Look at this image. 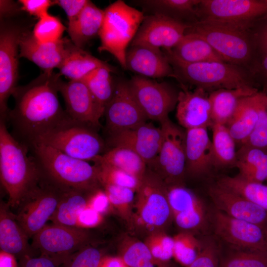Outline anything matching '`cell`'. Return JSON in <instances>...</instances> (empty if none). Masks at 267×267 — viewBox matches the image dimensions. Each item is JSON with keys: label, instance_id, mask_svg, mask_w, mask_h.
I'll return each mask as SVG.
<instances>
[{"label": "cell", "instance_id": "obj_1", "mask_svg": "<svg viewBox=\"0 0 267 267\" xmlns=\"http://www.w3.org/2000/svg\"><path fill=\"white\" fill-rule=\"evenodd\" d=\"M61 76L44 72L29 84L17 86L13 92L14 106L7 120L18 139L27 146L68 116L58 97Z\"/></svg>", "mask_w": 267, "mask_h": 267}, {"label": "cell", "instance_id": "obj_2", "mask_svg": "<svg viewBox=\"0 0 267 267\" xmlns=\"http://www.w3.org/2000/svg\"><path fill=\"white\" fill-rule=\"evenodd\" d=\"M0 121V181L8 195V205L15 207L37 185L42 173L28 155V146L9 132L5 121Z\"/></svg>", "mask_w": 267, "mask_h": 267}, {"label": "cell", "instance_id": "obj_3", "mask_svg": "<svg viewBox=\"0 0 267 267\" xmlns=\"http://www.w3.org/2000/svg\"><path fill=\"white\" fill-rule=\"evenodd\" d=\"M42 174L63 187L92 191L101 185L98 166L39 142L28 145Z\"/></svg>", "mask_w": 267, "mask_h": 267}, {"label": "cell", "instance_id": "obj_4", "mask_svg": "<svg viewBox=\"0 0 267 267\" xmlns=\"http://www.w3.org/2000/svg\"><path fill=\"white\" fill-rule=\"evenodd\" d=\"M186 32L206 40L227 62L248 70L253 75L259 58L251 29L207 21L189 25Z\"/></svg>", "mask_w": 267, "mask_h": 267}, {"label": "cell", "instance_id": "obj_5", "mask_svg": "<svg viewBox=\"0 0 267 267\" xmlns=\"http://www.w3.org/2000/svg\"><path fill=\"white\" fill-rule=\"evenodd\" d=\"M174 77L181 82L210 92L219 89L255 86L254 78L247 69L226 62L182 63L169 60Z\"/></svg>", "mask_w": 267, "mask_h": 267}, {"label": "cell", "instance_id": "obj_6", "mask_svg": "<svg viewBox=\"0 0 267 267\" xmlns=\"http://www.w3.org/2000/svg\"><path fill=\"white\" fill-rule=\"evenodd\" d=\"M104 10V20L98 34L101 42L98 50L111 53L126 69L127 47L145 16L142 11L123 0L115 1Z\"/></svg>", "mask_w": 267, "mask_h": 267}, {"label": "cell", "instance_id": "obj_7", "mask_svg": "<svg viewBox=\"0 0 267 267\" xmlns=\"http://www.w3.org/2000/svg\"><path fill=\"white\" fill-rule=\"evenodd\" d=\"M33 142L43 143L86 161H93L103 154L106 144L94 128L76 122L68 116Z\"/></svg>", "mask_w": 267, "mask_h": 267}, {"label": "cell", "instance_id": "obj_8", "mask_svg": "<svg viewBox=\"0 0 267 267\" xmlns=\"http://www.w3.org/2000/svg\"><path fill=\"white\" fill-rule=\"evenodd\" d=\"M134 220L141 228L152 232L161 231L172 217L167 195V184L147 167L136 192Z\"/></svg>", "mask_w": 267, "mask_h": 267}, {"label": "cell", "instance_id": "obj_9", "mask_svg": "<svg viewBox=\"0 0 267 267\" xmlns=\"http://www.w3.org/2000/svg\"><path fill=\"white\" fill-rule=\"evenodd\" d=\"M68 188L42 174L37 185L22 200L20 204L23 206L15 217L28 237H33L45 225Z\"/></svg>", "mask_w": 267, "mask_h": 267}, {"label": "cell", "instance_id": "obj_10", "mask_svg": "<svg viewBox=\"0 0 267 267\" xmlns=\"http://www.w3.org/2000/svg\"><path fill=\"white\" fill-rule=\"evenodd\" d=\"M160 123L163 134L161 146L155 160L147 167L167 185L181 184L185 174L186 130L169 118Z\"/></svg>", "mask_w": 267, "mask_h": 267}, {"label": "cell", "instance_id": "obj_11", "mask_svg": "<svg viewBox=\"0 0 267 267\" xmlns=\"http://www.w3.org/2000/svg\"><path fill=\"white\" fill-rule=\"evenodd\" d=\"M26 30L8 19H0V116L5 122L10 111L8 99L17 86L19 41Z\"/></svg>", "mask_w": 267, "mask_h": 267}, {"label": "cell", "instance_id": "obj_12", "mask_svg": "<svg viewBox=\"0 0 267 267\" xmlns=\"http://www.w3.org/2000/svg\"><path fill=\"white\" fill-rule=\"evenodd\" d=\"M267 15V0H201L198 21L225 23L248 29Z\"/></svg>", "mask_w": 267, "mask_h": 267}, {"label": "cell", "instance_id": "obj_13", "mask_svg": "<svg viewBox=\"0 0 267 267\" xmlns=\"http://www.w3.org/2000/svg\"><path fill=\"white\" fill-rule=\"evenodd\" d=\"M89 240V234L81 228L53 223L33 236L32 246L58 266L86 247Z\"/></svg>", "mask_w": 267, "mask_h": 267}, {"label": "cell", "instance_id": "obj_14", "mask_svg": "<svg viewBox=\"0 0 267 267\" xmlns=\"http://www.w3.org/2000/svg\"><path fill=\"white\" fill-rule=\"evenodd\" d=\"M130 90L147 119L161 121L177 106L178 92L166 82L136 75L128 81Z\"/></svg>", "mask_w": 267, "mask_h": 267}, {"label": "cell", "instance_id": "obj_15", "mask_svg": "<svg viewBox=\"0 0 267 267\" xmlns=\"http://www.w3.org/2000/svg\"><path fill=\"white\" fill-rule=\"evenodd\" d=\"M189 25L160 13L145 17L131 45H142L170 51L184 36Z\"/></svg>", "mask_w": 267, "mask_h": 267}, {"label": "cell", "instance_id": "obj_16", "mask_svg": "<svg viewBox=\"0 0 267 267\" xmlns=\"http://www.w3.org/2000/svg\"><path fill=\"white\" fill-rule=\"evenodd\" d=\"M215 234L235 249L267 251V232L255 224L232 218L216 209Z\"/></svg>", "mask_w": 267, "mask_h": 267}, {"label": "cell", "instance_id": "obj_17", "mask_svg": "<svg viewBox=\"0 0 267 267\" xmlns=\"http://www.w3.org/2000/svg\"><path fill=\"white\" fill-rule=\"evenodd\" d=\"M104 115L109 135L135 128L147 120L134 99L129 82L123 80L115 84L113 96Z\"/></svg>", "mask_w": 267, "mask_h": 267}, {"label": "cell", "instance_id": "obj_18", "mask_svg": "<svg viewBox=\"0 0 267 267\" xmlns=\"http://www.w3.org/2000/svg\"><path fill=\"white\" fill-rule=\"evenodd\" d=\"M59 91L64 100L66 113L72 120L94 129L99 127L105 110L82 80L61 81Z\"/></svg>", "mask_w": 267, "mask_h": 267}, {"label": "cell", "instance_id": "obj_19", "mask_svg": "<svg viewBox=\"0 0 267 267\" xmlns=\"http://www.w3.org/2000/svg\"><path fill=\"white\" fill-rule=\"evenodd\" d=\"M162 138L161 127L146 122L135 128L109 135L106 144L109 148L120 146L134 151L149 167L158 155Z\"/></svg>", "mask_w": 267, "mask_h": 267}, {"label": "cell", "instance_id": "obj_20", "mask_svg": "<svg viewBox=\"0 0 267 267\" xmlns=\"http://www.w3.org/2000/svg\"><path fill=\"white\" fill-rule=\"evenodd\" d=\"M167 198L176 224L184 230L200 227L205 222V207L201 200L181 184L167 185Z\"/></svg>", "mask_w": 267, "mask_h": 267}, {"label": "cell", "instance_id": "obj_21", "mask_svg": "<svg viewBox=\"0 0 267 267\" xmlns=\"http://www.w3.org/2000/svg\"><path fill=\"white\" fill-rule=\"evenodd\" d=\"M208 193L216 209L237 219L259 225L267 234V211L243 196L219 186H210Z\"/></svg>", "mask_w": 267, "mask_h": 267}, {"label": "cell", "instance_id": "obj_22", "mask_svg": "<svg viewBox=\"0 0 267 267\" xmlns=\"http://www.w3.org/2000/svg\"><path fill=\"white\" fill-rule=\"evenodd\" d=\"M181 85L182 89L178 92L176 106V118L179 125L185 130L211 128L214 123L209 92L200 88L188 90Z\"/></svg>", "mask_w": 267, "mask_h": 267}, {"label": "cell", "instance_id": "obj_23", "mask_svg": "<svg viewBox=\"0 0 267 267\" xmlns=\"http://www.w3.org/2000/svg\"><path fill=\"white\" fill-rule=\"evenodd\" d=\"M67 38L54 43H42L26 29L19 41V57L34 62L44 72L58 68L66 54Z\"/></svg>", "mask_w": 267, "mask_h": 267}, {"label": "cell", "instance_id": "obj_24", "mask_svg": "<svg viewBox=\"0 0 267 267\" xmlns=\"http://www.w3.org/2000/svg\"><path fill=\"white\" fill-rule=\"evenodd\" d=\"M126 69L146 78L174 77L172 65L161 49L131 45L126 53Z\"/></svg>", "mask_w": 267, "mask_h": 267}, {"label": "cell", "instance_id": "obj_25", "mask_svg": "<svg viewBox=\"0 0 267 267\" xmlns=\"http://www.w3.org/2000/svg\"><path fill=\"white\" fill-rule=\"evenodd\" d=\"M185 154V173L192 176L206 175L215 168L212 142L207 128L186 130Z\"/></svg>", "mask_w": 267, "mask_h": 267}, {"label": "cell", "instance_id": "obj_26", "mask_svg": "<svg viewBox=\"0 0 267 267\" xmlns=\"http://www.w3.org/2000/svg\"><path fill=\"white\" fill-rule=\"evenodd\" d=\"M15 217L8 210V206L1 203L0 208V248L2 251L17 257L21 261L33 257L28 236Z\"/></svg>", "mask_w": 267, "mask_h": 267}, {"label": "cell", "instance_id": "obj_27", "mask_svg": "<svg viewBox=\"0 0 267 267\" xmlns=\"http://www.w3.org/2000/svg\"><path fill=\"white\" fill-rule=\"evenodd\" d=\"M165 54L169 60L182 63L225 62L206 40L189 32H186L179 43Z\"/></svg>", "mask_w": 267, "mask_h": 267}, {"label": "cell", "instance_id": "obj_28", "mask_svg": "<svg viewBox=\"0 0 267 267\" xmlns=\"http://www.w3.org/2000/svg\"><path fill=\"white\" fill-rule=\"evenodd\" d=\"M99 68H106L112 73L116 71L114 67L78 47L68 39L66 54L58 67L61 75L71 80H81L92 71Z\"/></svg>", "mask_w": 267, "mask_h": 267}, {"label": "cell", "instance_id": "obj_29", "mask_svg": "<svg viewBox=\"0 0 267 267\" xmlns=\"http://www.w3.org/2000/svg\"><path fill=\"white\" fill-rule=\"evenodd\" d=\"M104 16V10L89 0L79 14L68 21L67 30L72 43L83 48L90 40L98 35Z\"/></svg>", "mask_w": 267, "mask_h": 267}, {"label": "cell", "instance_id": "obj_30", "mask_svg": "<svg viewBox=\"0 0 267 267\" xmlns=\"http://www.w3.org/2000/svg\"><path fill=\"white\" fill-rule=\"evenodd\" d=\"M258 91L255 86H245L236 89H219L209 92L213 123L226 125L241 100Z\"/></svg>", "mask_w": 267, "mask_h": 267}, {"label": "cell", "instance_id": "obj_31", "mask_svg": "<svg viewBox=\"0 0 267 267\" xmlns=\"http://www.w3.org/2000/svg\"><path fill=\"white\" fill-rule=\"evenodd\" d=\"M259 91L241 100L226 124L235 142L242 144L253 131L258 118Z\"/></svg>", "mask_w": 267, "mask_h": 267}, {"label": "cell", "instance_id": "obj_32", "mask_svg": "<svg viewBox=\"0 0 267 267\" xmlns=\"http://www.w3.org/2000/svg\"><path fill=\"white\" fill-rule=\"evenodd\" d=\"M234 167L238 176L250 182L262 183L267 179V152L266 150L241 145L236 152Z\"/></svg>", "mask_w": 267, "mask_h": 267}, {"label": "cell", "instance_id": "obj_33", "mask_svg": "<svg viewBox=\"0 0 267 267\" xmlns=\"http://www.w3.org/2000/svg\"><path fill=\"white\" fill-rule=\"evenodd\" d=\"M91 191L68 188L64 192L57 208L50 218L53 223L77 227L80 213L88 205Z\"/></svg>", "mask_w": 267, "mask_h": 267}, {"label": "cell", "instance_id": "obj_34", "mask_svg": "<svg viewBox=\"0 0 267 267\" xmlns=\"http://www.w3.org/2000/svg\"><path fill=\"white\" fill-rule=\"evenodd\" d=\"M201 0H145L138 3L153 13L162 14L185 23L189 20L191 24L198 21L197 8Z\"/></svg>", "mask_w": 267, "mask_h": 267}, {"label": "cell", "instance_id": "obj_35", "mask_svg": "<svg viewBox=\"0 0 267 267\" xmlns=\"http://www.w3.org/2000/svg\"><path fill=\"white\" fill-rule=\"evenodd\" d=\"M94 160L122 170L140 179L142 178L147 169L146 163L137 153L124 147L109 148Z\"/></svg>", "mask_w": 267, "mask_h": 267}, {"label": "cell", "instance_id": "obj_36", "mask_svg": "<svg viewBox=\"0 0 267 267\" xmlns=\"http://www.w3.org/2000/svg\"><path fill=\"white\" fill-rule=\"evenodd\" d=\"M211 128L215 168L234 167L237 152L236 142L227 127L224 125L214 124Z\"/></svg>", "mask_w": 267, "mask_h": 267}, {"label": "cell", "instance_id": "obj_37", "mask_svg": "<svg viewBox=\"0 0 267 267\" xmlns=\"http://www.w3.org/2000/svg\"><path fill=\"white\" fill-rule=\"evenodd\" d=\"M111 73L106 68H99L82 79L104 110L111 100L115 90V84H114Z\"/></svg>", "mask_w": 267, "mask_h": 267}, {"label": "cell", "instance_id": "obj_38", "mask_svg": "<svg viewBox=\"0 0 267 267\" xmlns=\"http://www.w3.org/2000/svg\"><path fill=\"white\" fill-rule=\"evenodd\" d=\"M120 256L129 267H171L157 261L144 242L131 241L122 248Z\"/></svg>", "mask_w": 267, "mask_h": 267}, {"label": "cell", "instance_id": "obj_39", "mask_svg": "<svg viewBox=\"0 0 267 267\" xmlns=\"http://www.w3.org/2000/svg\"><path fill=\"white\" fill-rule=\"evenodd\" d=\"M219 267H267V251L234 248L220 258Z\"/></svg>", "mask_w": 267, "mask_h": 267}, {"label": "cell", "instance_id": "obj_40", "mask_svg": "<svg viewBox=\"0 0 267 267\" xmlns=\"http://www.w3.org/2000/svg\"><path fill=\"white\" fill-rule=\"evenodd\" d=\"M99 168L100 184H110L131 188L136 192L141 179L125 171L108 165L97 160L93 161Z\"/></svg>", "mask_w": 267, "mask_h": 267}, {"label": "cell", "instance_id": "obj_41", "mask_svg": "<svg viewBox=\"0 0 267 267\" xmlns=\"http://www.w3.org/2000/svg\"><path fill=\"white\" fill-rule=\"evenodd\" d=\"M173 238V258L179 264L187 267L196 259L203 246L189 232L179 233Z\"/></svg>", "mask_w": 267, "mask_h": 267}, {"label": "cell", "instance_id": "obj_42", "mask_svg": "<svg viewBox=\"0 0 267 267\" xmlns=\"http://www.w3.org/2000/svg\"><path fill=\"white\" fill-rule=\"evenodd\" d=\"M241 145L267 150V102L263 91H259L257 121L251 133Z\"/></svg>", "mask_w": 267, "mask_h": 267}, {"label": "cell", "instance_id": "obj_43", "mask_svg": "<svg viewBox=\"0 0 267 267\" xmlns=\"http://www.w3.org/2000/svg\"><path fill=\"white\" fill-rule=\"evenodd\" d=\"M65 29L58 17L48 13L39 19L32 33L35 38L42 43H54L62 39Z\"/></svg>", "mask_w": 267, "mask_h": 267}, {"label": "cell", "instance_id": "obj_44", "mask_svg": "<svg viewBox=\"0 0 267 267\" xmlns=\"http://www.w3.org/2000/svg\"><path fill=\"white\" fill-rule=\"evenodd\" d=\"M144 242L159 262L169 264L173 258L174 238L164 232L159 231L151 233Z\"/></svg>", "mask_w": 267, "mask_h": 267}, {"label": "cell", "instance_id": "obj_45", "mask_svg": "<svg viewBox=\"0 0 267 267\" xmlns=\"http://www.w3.org/2000/svg\"><path fill=\"white\" fill-rule=\"evenodd\" d=\"M102 186L112 207L124 217H129L136 191L128 187L114 185L105 184Z\"/></svg>", "mask_w": 267, "mask_h": 267}, {"label": "cell", "instance_id": "obj_46", "mask_svg": "<svg viewBox=\"0 0 267 267\" xmlns=\"http://www.w3.org/2000/svg\"><path fill=\"white\" fill-rule=\"evenodd\" d=\"M103 258L98 249L86 246L73 254L64 264L66 267H100Z\"/></svg>", "mask_w": 267, "mask_h": 267}, {"label": "cell", "instance_id": "obj_47", "mask_svg": "<svg viewBox=\"0 0 267 267\" xmlns=\"http://www.w3.org/2000/svg\"><path fill=\"white\" fill-rule=\"evenodd\" d=\"M220 258L215 243L208 242L203 246L196 259L187 267H219Z\"/></svg>", "mask_w": 267, "mask_h": 267}, {"label": "cell", "instance_id": "obj_48", "mask_svg": "<svg viewBox=\"0 0 267 267\" xmlns=\"http://www.w3.org/2000/svg\"><path fill=\"white\" fill-rule=\"evenodd\" d=\"M251 31L259 60L267 54V15L257 21L251 27Z\"/></svg>", "mask_w": 267, "mask_h": 267}, {"label": "cell", "instance_id": "obj_49", "mask_svg": "<svg viewBox=\"0 0 267 267\" xmlns=\"http://www.w3.org/2000/svg\"><path fill=\"white\" fill-rule=\"evenodd\" d=\"M21 10L25 11L39 19L48 14V10L54 4V0H19Z\"/></svg>", "mask_w": 267, "mask_h": 267}, {"label": "cell", "instance_id": "obj_50", "mask_svg": "<svg viewBox=\"0 0 267 267\" xmlns=\"http://www.w3.org/2000/svg\"><path fill=\"white\" fill-rule=\"evenodd\" d=\"M88 206L103 215L107 213L112 207L105 191L97 188L89 194Z\"/></svg>", "mask_w": 267, "mask_h": 267}, {"label": "cell", "instance_id": "obj_51", "mask_svg": "<svg viewBox=\"0 0 267 267\" xmlns=\"http://www.w3.org/2000/svg\"><path fill=\"white\" fill-rule=\"evenodd\" d=\"M102 215L87 205L78 217L77 227L90 228L96 226L102 221Z\"/></svg>", "mask_w": 267, "mask_h": 267}, {"label": "cell", "instance_id": "obj_52", "mask_svg": "<svg viewBox=\"0 0 267 267\" xmlns=\"http://www.w3.org/2000/svg\"><path fill=\"white\" fill-rule=\"evenodd\" d=\"M88 0H56L54 4L61 7L66 13L68 21L76 17L83 10Z\"/></svg>", "mask_w": 267, "mask_h": 267}, {"label": "cell", "instance_id": "obj_53", "mask_svg": "<svg viewBox=\"0 0 267 267\" xmlns=\"http://www.w3.org/2000/svg\"><path fill=\"white\" fill-rule=\"evenodd\" d=\"M22 267H57L50 258L41 255L39 257H28L21 260Z\"/></svg>", "mask_w": 267, "mask_h": 267}, {"label": "cell", "instance_id": "obj_54", "mask_svg": "<svg viewBox=\"0 0 267 267\" xmlns=\"http://www.w3.org/2000/svg\"><path fill=\"white\" fill-rule=\"evenodd\" d=\"M21 10L17 3L12 0H0V19H8Z\"/></svg>", "mask_w": 267, "mask_h": 267}, {"label": "cell", "instance_id": "obj_55", "mask_svg": "<svg viewBox=\"0 0 267 267\" xmlns=\"http://www.w3.org/2000/svg\"><path fill=\"white\" fill-rule=\"evenodd\" d=\"M254 79L257 77L262 78L265 80V85L267 84V54L262 57L253 73Z\"/></svg>", "mask_w": 267, "mask_h": 267}, {"label": "cell", "instance_id": "obj_56", "mask_svg": "<svg viewBox=\"0 0 267 267\" xmlns=\"http://www.w3.org/2000/svg\"><path fill=\"white\" fill-rule=\"evenodd\" d=\"M100 267H129L120 257H108L103 258Z\"/></svg>", "mask_w": 267, "mask_h": 267}, {"label": "cell", "instance_id": "obj_57", "mask_svg": "<svg viewBox=\"0 0 267 267\" xmlns=\"http://www.w3.org/2000/svg\"><path fill=\"white\" fill-rule=\"evenodd\" d=\"M0 267H16L15 257L12 254L0 250Z\"/></svg>", "mask_w": 267, "mask_h": 267}, {"label": "cell", "instance_id": "obj_58", "mask_svg": "<svg viewBox=\"0 0 267 267\" xmlns=\"http://www.w3.org/2000/svg\"><path fill=\"white\" fill-rule=\"evenodd\" d=\"M263 91L265 92V94L266 95L267 102V84L265 85V88H264V89Z\"/></svg>", "mask_w": 267, "mask_h": 267}, {"label": "cell", "instance_id": "obj_59", "mask_svg": "<svg viewBox=\"0 0 267 267\" xmlns=\"http://www.w3.org/2000/svg\"></svg>", "mask_w": 267, "mask_h": 267}]
</instances>
